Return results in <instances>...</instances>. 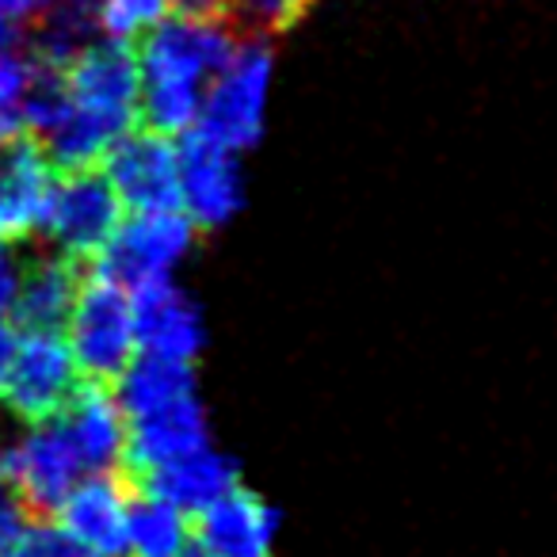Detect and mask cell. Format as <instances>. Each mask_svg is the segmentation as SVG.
I'll return each instance as SVG.
<instances>
[{
  "instance_id": "5",
  "label": "cell",
  "mask_w": 557,
  "mask_h": 557,
  "mask_svg": "<svg viewBox=\"0 0 557 557\" xmlns=\"http://www.w3.org/2000/svg\"><path fill=\"white\" fill-rule=\"evenodd\" d=\"M70 344L58 333H24L0 374V401L27 424H47L81 386Z\"/></svg>"
},
{
  "instance_id": "6",
  "label": "cell",
  "mask_w": 557,
  "mask_h": 557,
  "mask_svg": "<svg viewBox=\"0 0 557 557\" xmlns=\"http://www.w3.org/2000/svg\"><path fill=\"white\" fill-rule=\"evenodd\" d=\"M103 176L131 214H172L184 210L180 195V153L157 131H126L103 153Z\"/></svg>"
},
{
  "instance_id": "15",
  "label": "cell",
  "mask_w": 557,
  "mask_h": 557,
  "mask_svg": "<svg viewBox=\"0 0 557 557\" xmlns=\"http://www.w3.org/2000/svg\"><path fill=\"white\" fill-rule=\"evenodd\" d=\"M85 283L81 260L73 256H39L16 275L9 302V325L20 333H58L70 321L77 290Z\"/></svg>"
},
{
  "instance_id": "23",
  "label": "cell",
  "mask_w": 557,
  "mask_h": 557,
  "mask_svg": "<svg viewBox=\"0 0 557 557\" xmlns=\"http://www.w3.org/2000/svg\"><path fill=\"white\" fill-rule=\"evenodd\" d=\"M32 523L24 511V504L16 500V493L9 488V481H4V473H0V557L12 554L20 542V534H24V527Z\"/></svg>"
},
{
  "instance_id": "16",
  "label": "cell",
  "mask_w": 557,
  "mask_h": 557,
  "mask_svg": "<svg viewBox=\"0 0 557 557\" xmlns=\"http://www.w3.org/2000/svg\"><path fill=\"white\" fill-rule=\"evenodd\" d=\"M58 424L65 428L81 466L92 473H111L123 466L126 455V417L119 409L115 394L103 382H85L73 389L65 409L58 412Z\"/></svg>"
},
{
  "instance_id": "24",
  "label": "cell",
  "mask_w": 557,
  "mask_h": 557,
  "mask_svg": "<svg viewBox=\"0 0 557 557\" xmlns=\"http://www.w3.org/2000/svg\"><path fill=\"white\" fill-rule=\"evenodd\" d=\"M237 0H169V9H176V16L191 20H222L225 12H233Z\"/></svg>"
},
{
  "instance_id": "8",
  "label": "cell",
  "mask_w": 557,
  "mask_h": 557,
  "mask_svg": "<svg viewBox=\"0 0 557 557\" xmlns=\"http://www.w3.org/2000/svg\"><path fill=\"white\" fill-rule=\"evenodd\" d=\"M119 222H123V202L111 191L108 176L96 169H77L50 187L39 230L73 260H96Z\"/></svg>"
},
{
  "instance_id": "29",
  "label": "cell",
  "mask_w": 557,
  "mask_h": 557,
  "mask_svg": "<svg viewBox=\"0 0 557 557\" xmlns=\"http://www.w3.org/2000/svg\"><path fill=\"white\" fill-rule=\"evenodd\" d=\"M4 557H16V554H4Z\"/></svg>"
},
{
  "instance_id": "10",
  "label": "cell",
  "mask_w": 557,
  "mask_h": 557,
  "mask_svg": "<svg viewBox=\"0 0 557 557\" xmlns=\"http://www.w3.org/2000/svg\"><path fill=\"white\" fill-rule=\"evenodd\" d=\"M180 195H184V214L195 230H218L225 225L245 202V180L240 161L233 149L210 141L207 134L187 131L180 134Z\"/></svg>"
},
{
  "instance_id": "27",
  "label": "cell",
  "mask_w": 557,
  "mask_h": 557,
  "mask_svg": "<svg viewBox=\"0 0 557 557\" xmlns=\"http://www.w3.org/2000/svg\"><path fill=\"white\" fill-rule=\"evenodd\" d=\"M180 557H214V554H210V549L202 546V542L191 534V539H187V546H184V554H180Z\"/></svg>"
},
{
  "instance_id": "3",
  "label": "cell",
  "mask_w": 557,
  "mask_h": 557,
  "mask_svg": "<svg viewBox=\"0 0 557 557\" xmlns=\"http://www.w3.org/2000/svg\"><path fill=\"white\" fill-rule=\"evenodd\" d=\"M65 329H70L73 363L88 382L111 386L131 367V359L138 356L131 290L96 275V271L81 283Z\"/></svg>"
},
{
  "instance_id": "26",
  "label": "cell",
  "mask_w": 557,
  "mask_h": 557,
  "mask_svg": "<svg viewBox=\"0 0 557 557\" xmlns=\"http://www.w3.org/2000/svg\"><path fill=\"white\" fill-rule=\"evenodd\" d=\"M12 348H16V336H12V325H9V321L0 318V374H4V367H9Z\"/></svg>"
},
{
  "instance_id": "4",
  "label": "cell",
  "mask_w": 557,
  "mask_h": 557,
  "mask_svg": "<svg viewBox=\"0 0 557 557\" xmlns=\"http://www.w3.org/2000/svg\"><path fill=\"white\" fill-rule=\"evenodd\" d=\"M191 240L195 225L184 210L131 214L126 222H119L111 240L96 252V275L111 278L126 290H138L146 283H157V278H172Z\"/></svg>"
},
{
  "instance_id": "1",
  "label": "cell",
  "mask_w": 557,
  "mask_h": 557,
  "mask_svg": "<svg viewBox=\"0 0 557 557\" xmlns=\"http://www.w3.org/2000/svg\"><path fill=\"white\" fill-rule=\"evenodd\" d=\"M233 35L218 20L164 16L138 50V119L164 138L187 134L202 96L233 54Z\"/></svg>"
},
{
  "instance_id": "28",
  "label": "cell",
  "mask_w": 557,
  "mask_h": 557,
  "mask_svg": "<svg viewBox=\"0 0 557 557\" xmlns=\"http://www.w3.org/2000/svg\"><path fill=\"white\" fill-rule=\"evenodd\" d=\"M0 263H9V252H4V245H0Z\"/></svg>"
},
{
  "instance_id": "9",
  "label": "cell",
  "mask_w": 557,
  "mask_h": 557,
  "mask_svg": "<svg viewBox=\"0 0 557 557\" xmlns=\"http://www.w3.org/2000/svg\"><path fill=\"white\" fill-rule=\"evenodd\" d=\"M65 96L81 111L126 134L138 123V54L123 39L88 42L62 65Z\"/></svg>"
},
{
  "instance_id": "13",
  "label": "cell",
  "mask_w": 557,
  "mask_h": 557,
  "mask_svg": "<svg viewBox=\"0 0 557 557\" xmlns=\"http://www.w3.org/2000/svg\"><path fill=\"white\" fill-rule=\"evenodd\" d=\"M134 485L131 478L111 473H92V478L77 481L73 493L58 508V527L85 542L96 557H123L126 549V519H131Z\"/></svg>"
},
{
  "instance_id": "17",
  "label": "cell",
  "mask_w": 557,
  "mask_h": 557,
  "mask_svg": "<svg viewBox=\"0 0 557 557\" xmlns=\"http://www.w3.org/2000/svg\"><path fill=\"white\" fill-rule=\"evenodd\" d=\"M131 485L138 493L172 504L184 516H199L207 504H214L218 496L237 485V466L207 443V447L191 450V455H180L172 462L138 473V478H131Z\"/></svg>"
},
{
  "instance_id": "7",
  "label": "cell",
  "mask_w": 557,
  "mask_h": 557,
  "mask_svg": "<svg viewBox=\"0 0 557 557\" xmlns=\"http://www.w3.org/2000/svg\"><path fill=\"white\" fill-rule=\"evenodd\" d=\"M81 458L73 450L70 435L58 420L35 424V432L27 440H20L16 447H9L0 455V473L9 481V488L16 493V500L24 504L27 519H54L62 500L73 493L81 478Z\"/></svg>"
},
{
  "instance_id": "19",
  "label": "cell",
  "mask_w": 557,
  "mask_h": 557,
  "mask_svg": "<svg viewBox=\"0 0 557 557\" xmlns=\"http://www.w3.org/2000/svg\"><path fill=\"white\" fill-rule=\"evenodd\" d=\"M115 401L123 409V417H141V412L164 409L172 401H184L195 394V371L191 363H176V359L161 356H134L131 367L119 374Z\"/></svg>"
},
{
  "instance_id": "14",
  "label": "cell",
  "mask_w": 557,
  "mask_h": 557,
  "mask_svg": "<svg viewBox=\"0 0 557 557\" xmlns=\"http://www.w3.org/2000/svg\"><path fill=\"white\" fill-rule=\"evenodd\" d=\"M207 412L199 405V394L184 397V401H172L164 409L141 412V417L126 420V478H138V473L164 466L180 455H191V450L207 447Z\"/></svg>"
},
{
  "instance_id": "2",
  "label": "cell",
  "mask_w": 557,
  "mask_h": 557,
  "mask_svg": "<svg viewBox=\"0 0 557 557\" xmlns=\"http://www.w3.org/2000/svg\"><path fill=\"white\" fill-rule=\"evenodd\" d=\"M271 73H275V58H271L268 42H237L230 62L210 81L191 131L207 134L210 141L233 149V153H245L248 146H256L263 131V111H268Z\"/></svg>"
},
{
  "instance_id": "12",
  "label": "cell",
  "mask_w": 557,
  "mask_h": 557,
  "mask_svg": "<svg viewBox=\"0 0 557 557\" xmlns=\"http://www.w3.org/2000/svg\"><path fill=\"white\" fill-rule=\"evenodd\" d=\"M54 164L27 131L0 141V240H24L42 225Z\"/></svg>"
},
{
  "instance_id": "22",
  "label": "cell",
  "mask_w": 557,
  "mask_h": 557,
  "mask_svg": "<svg viewBox=\"0 0 557 557\" xmlns=\"http://www.w3.org/2000/svg\"><path fill=\"white\" fill-rule=\"evenodd\" d=\"M12 554L16 557H96L85 542H77L65 527H58L54 519L27 523Z\"/></svg>"
},
{
  "instance_id": "21",
  "label": "cell",
  "mask_w": 557,
  "mask_h": 557,
  "mask_svg": "<svg viewBox=\"0 0 557 557\" xmlns=\"http://www.w3.org/2000/svg\"><path fill=\"white\" fill-rule=\"evenodd\" d=\"M164 16H169V0H103L100 32H108V39L131 42L134 35H146Z\"/></svg>"
},
{
  "instance_id": "18",
  "label": "cell",
  "mask_w": 557,
  "mask_h": 557,
  "mask_svg": "<svg viewBox=\"0 0 557 557\" xmlns=\"http://www.w3.org/2000/svg\"><path fill=\"white\" fill-rule=\"evenodd\" d=\"M195 539L214 557H268L275 539V511L248 488L233 485L199 511Z\"/></svg>"
},
{
  "instance_id": "20",
  "label": "cell",
  "mask_w": 557,
  "mask_h": 557,
  "mask_svg": "<svg viewBox=\"0 0 557 557\" xmlns=\"http://www.w3.org/2000/svg\"><path fill=\"white\" fill-rule=\"evenodd\" d=\"M187 539H191V531H187L184 511L134 488L123 557H180Z\"/></svg>"
},
{
  "instance_id": "11",
  "label": "cell",
  "mask_w": 557,
  "mask_h": 557,
  "mask_svg": "<svg viewBox=\"0 0 557 557\" xmlns=\"http://www.w3.org/2000/svg\"><path fill=\"white\" fill-rule=\"evenodd\" d=\"M131 310L138 351L176 359V363H195V356L207 344V329H202L199 306L172 278H157V283L131 290Z\"/></svg>"
},
{
  "instance_id": "25",
  "label": "cell",
  "mask_w": 557,
  "mask_h": 557,
  "mask_svg": "<svg viewBox=\"0 0 557 557\" xmlns=\"http://www.w3.org/2000/svg\"><path fill=\"white\" fill-rule=\"evenodd\" d=\"M12 290H16V271H12V263H0V318L9 313Z\"/></svg>"
}]
</instances>
